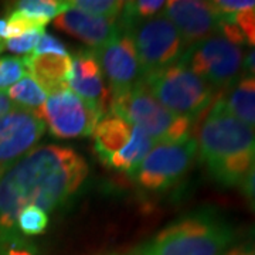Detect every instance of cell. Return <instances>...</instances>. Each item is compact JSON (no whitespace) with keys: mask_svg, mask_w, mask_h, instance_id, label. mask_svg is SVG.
Returning <instances> with one entry per match:
<instances>
[{"mask_svg":"<svg viewBox=\"0 0 255 255\" xmlns=\"http://www.w3.org/2000/svg\"><path fill=\"white\" fill-rule=\"evenodd\" d=\"M88 177V164L73 147H34L0 176V243L21 236L16 228L26 207L54 211L80 190Z\"/></svg>","mask_w":255,"mask_h":255,"instance_id":"obj_1","label":"cell"},{"mask_svg":"<svg viewBox=\"0 0 255 255\" xmlns=\"http://www.w3.org/2000/svg\"><path fill=\"white\" fill-rule=\"evenodd\" d=\"M197 156L221 187L241 186L255 164V129L228 112L217 98L197 130Z\"/></svg>","mask_w":255,"mask_h":255,"instance_id":"obj_2","label":"cell"},{"mask_svg":"<svg viewBox=\"0 0 255 255\" xmlns=\"http://www.w3.org/2000/svg\"><path fill=\"white\" fill-rule=\"evenodd\" d=\"M236 238V228L224 214L204 207L164 227L133 255H223Z\"/></svg>","mask_w":255,"mask_h":255,"instance_id":"obj_3","label":"cell"},{"mask_svg":"<svg viewBox=\"0 0 255 255\" xmlns=\"http://www.w3.org/2000/svg\"><path fill=\"white\" fill-rule=\"evenodd\" d=\"M110 111L143 130L155 143L180 142L191 137L193 121L166 110L143 81L128 91L112 95Z\"/></svg>","mask_w":255,"mask_h":255,"instance_id":"obj_4","label":"cell"},{"mask_svg":"<svg viewBox=\"0 0 255 255\" xmlns=\"http://www.w3.org/2000/svg\"><path fill=\"white\" fill-rule=\"evenodd\" d=\"M143 84L166 110L193 122L209 110L216 92L180 61L146 75Z\"/></svg>","mask_w":255,"mask_h":255,"instance_id":"obj_5","label":"cell"},{"mask_svg":"<svg viewBox=\"0 0 255 255\" xmlns=\"http://www.w3.org/2000/svg\"><path fill=\"white\" fill-rule=\"evenodd\" d=\"M180 63L216 90H227L241 77L243 48L227 38L214 36L186 48Z\"/></svg>","mask_w":255,"mask_h":255,"instance_id":"obj_6","label":"cell"},{"mask_svg":"<svg viewBox=\"0 0 255 255\" xmlns=\"http://www.w3.org/2000/svg\"><path fill=\"white\" fill-rule=\"evenodd\" d=\"M196 156L197 143L194 137L156 143L130 177L147 191L167 190L189 172Z\"/></svg>","mask_w":255,"mask_h":255,"instance_id":"obj_7","label":"cell"},{"mask_svg":"<svg viewBox=\"0 0 255 255\" xmlns=\"http://www.w3.org/2000/svg\"><path fill=\"white\" fill-rule=\"evenodd\" d=\"M130 34L143 78L179 63L187 48L177 28L163 14L137 24Z\"/></svg>","mask_w":255,"mask_h":255,"instance_id":"obj_8","label":"cell"},{"mask_svg":"<svg viewBox=\"0 0 255 255\" xmlns=\"http://www.w3.org/2000/svg\"><path fill=\"white\" fill-rule=\"evenodd\" d=\"M36 114L58 139L90 136L104 117V111L70 90L50 95Z\"/></svg>","mask_w":255,"mask_h":255,"instance_id":"obj_9","label":"cell"},{"mask_svg":"<svg viewBox=\"0 0 255 255\" xmlns=\"http://www.w3.org/2000/svg\"><path fill=\"white\" fill-rule=\"evenodd\" d=\"M44 132L46 125L34 111L14 107L0 117V173L31 152Z\"/></svg>","mask_w":255,"mask_h":255,"instance_id":"obj_10","label":"cell"},{"mask_svg":"<svg viewBox=\"0 0 255 255\" xmlns=\"http://www.w3.org/2000/svg\"><path fill=\"white\" fill-rule=\"evenodd\" d=\"M92 50L110 82L111 95L128 91L143 81L135 43L129 31L122 28L108 43Z\"/></svg>","mask_w":255,"mask_h":255,"instance_id":"obj_11","label":"cell"},{"mask_svg":"<svg viewBox=\"0 0 255 255\" xmlns=\"http://www.w3.org/2000/svg\"><path fill=\"white\" fill-rule=\"evenodd\" d=\"M163 16L177 28L187 47L204 38L220 36L221 17L213 1H166Z\"/></svg>","mask_w":255,"mask_h":255,"instance_id":"obj_12","label":"cell"},{"mask_svg":"<svg viewBox=\"0 0 255 255\" xmlns=\"http://www.w3.org/2000/svg\"><path fill=\"white\" fill-rule=\"evenodd\" d=\"M68 88L82 100L98 105L104 112L111 105V90L105 84L104 73L94 50H80L71 55Z\"/></svg>","mask_w":255,"mask_h":255,"instance_id":"obj_13","label":"cell"},{"mask_svg":"<svg viewBox=\"0 0 255 255\" xmlns=\"http://www.w3.org/2000/svg\"><path fill=\"white\" fill-rule=\"evenodd\" d=\"M53 24L92 48L104 46L122 30L119 18L97 17L77 9L65 10L54 18Z\"/></svg>","mask_w":255,"mask_h":255,"instance_id":"obj_14","label":"cell"},{"mask_svg":"<svg viewBox=\"0 0 255 255\" xmlns=\"http://www.w3.org/2000/svg\"><path fill=\"white\" fill-rule=\"evenodd\" d=\"M27 74L44 90L46 94L68 90L71 71V55L30 54L23 57Z\"/></svg>","mask_w":255,"mask_h":255,"instance_id":"obj_15","label":"cell"},{"mask_svg":"<svg viewBox=\"0 0 255 255\" xmlns=\"http://www.w3.org/2000/svg\"><path fill=\"white\" fill-rule=\"evenodd\" d=\"M133 133V127L115 114L102 117L92 132L94 136V149L105 163L111 156L117 155L129 143Z\"/></svg>","mask_w":255,"mask_h":255,"instance_id":"obj_16","label":"cell"},{"mask_svg":"<svg viewBox=\"0 0 255 255\" xmlns=\"http://www.w3.org/2000/svg\"><path fill=\"white\" fill-rule=\"evenodd\" d=\"M219 100L233 117L255 129V75H241Z\"/></svg>","mask_w":255,"mask_h":255,"instance_id":"obj_17","label":"cell"},{"mask_svg":"<svg viewBox=\"0 0 255 255\" xmlns=\"http://www.w3.org/2000/svg\"><path fill=\"white\" fill-rule=\"evenodd\" d=\"M155 145L156 143L152 137L146 135L139 128L133 127V133L129 143L117 155L111 156L104 164H107L111 169H115L130 176Z\"/></svg>","mask_w":255,"mask_h":255,"instance_id":"obj_18","label":"cell"},{"mask_svg":"<svg viewBox=\"0 0 255 255\" xmlns=\"http://www.w3.org/2000/svg\"><path fill=\"white\" fill-rule=\"evenodd\" d=\"M220 17V36L240 47L248 44L255 50V6Z\"/></svg>","mask_w":255,"mask_h":255,"instance_id":"obj_19","label":"cell"},{"mask_svg":"<svg viewBox=\"0 0 255 255\" xmlns=\"http://www.w3.org/2000/svg\"><path fill=\"white\" fill-rule=\"evenodd\" d=\"M4 94L14 104V107L34 112L40 110L47 100L44 90L28 74L14 85H11L9 90H6Z\"/></svg>","mask_w":255,"mask_h":255,"instance_id":"obj_20","label":"cell"},{"mask_svg":"<svg viewBox=\"0 0 255 255\" xmlns=\"http://www.w3.org/2000/svg\"><path fill=\"white\" fill-rule=\"evenodd\" d=\"M164 4L166 1H162V0L125 1L124 10L119 16V24L125 31L130 33L137 24L159 16V13L164 10Z\"/></svg>","mask_w":255,"mask_h":255,"instance_id":"obj_21","label":"cell"},{"mask_svg":"<svg viewBox=\"0 0 255 255\" xmlns=\"http://www.w3.org/2000/svg\"><path fill=\"white\" fill-rule=\"evenodd\" d=\"M68 9V0H21L13 6V10H17L27 17L37 20L46 26L51 18L60 16Z\"/></svg>","mask_w":255,"mask_h":255,"instance_id":"obj_22","label":"cell"},{"mask_svg":"<svg viewBox=\"0 0 255 255\" xmlns=\"http://www.w3.org/2000/svg\"><path fill=\"white\" fill-rule=\"evenodd\" d=\"M125 1L117 0H68L70 9L81 10L97 17L119 18Z\"/></svg>","mask_w":255,"mask_h":255,"instance_id":"obj_23","label":"cell"},{"mask_svg":"<svg viewBox=\"0 0 255 255\" xmlns=\"http://www.w3.org/2000/svg\"><path fill=\"white\" fill-rule=\"evenodd\" d=\"M47 227H48V214L37 207L30 206L23 209L16 219V228L23 237L43 234Z\"/></svg>","mask_w":255,"mask_h":255,"instance_id":"obj_24","label":"cell"},{"mask_svg":"<svg viewBox=\"0 0 255 255\" xmlns=\"http://www.w3.org/2000/svg\"><path fill=\"white\" fill-rule=\"evenodd\" d=\"M27 75L23 58L20 57H0V91L9 90L21 78Z\"/></svg>","mask_w":255,"mask_h":255,"instance_id":"obj_25","label":"cell"},{"mask_svg":"<svg viewBox=\"0 0 255 255\" xmlns=\"http://www.w3.org/2000/svg\"><path fill=\"white\" fill-rule=\"evenodd\" d=\"M44 34V28L40 30H33L28 31L26 34L9 38L1 41V51H9L13 54H28L31 51H34L38 40Z\"/></svg>","mask_w":255,"mask_h":255,"instance_id":"obj_26","label":"cell"},{"mask_svg":"<svg viewBox=\"0 0 255 255\" xmlns=\"http://www.w3.org/2000/svg\"><path fill=\"white\" fill-rule=\"evenodd\" d=\"M33 54H57V55H68L67 47L54 37L53 34H43L38 40Z\"/></svg>","mask_w":255,"mask_h":255,"instance_id":"obj_27","label":"cell"},{"mask_svg":"<svg viewBox=\"0 0 255 255\" xmlns=\"http://www.w3.org/2000/svg\"><path fill=\"white\" fill-rule=\"evenodd\" d=\"M243 187V193L246 196V200L250 206V209L255 213V164L253 169L248 172L244 182L241 184Z\"/></svg>","mask_w":255,"mask_h":255,"instance_id":"obj_28","label":"cell"},{"mask_svg":"<svg viewBox=\"0 0 255 255\" xmlns=\"http://www.w3.org/2000/svg\"><path fill=\"white\" fill-rule=\"evenodd\" d=\"M223 255H255V238L231 246Z\"/></svg>","mask_w":255,"mask_h":255,"instance_id":"obj_29","label":"cell"},{"mask_svg":"<svg viewBox=\"0 0 255 255\" xmlns=\"http://www.w3.org/2000/svg\"><path fill=\"white\" fill-rule=\"evenodd\" d=\"M13 108H14V104L7 98V95L4 92L0 91V117L6 115Z\"/></svg>","mask_w":255,"mask_h":255,"instance_id":"obj_30","label":"cell"},{"mask_svg":"<svg viewBox=\"0 0 255 255\" xmlns=\"http://www.w3.org/2000/svg\"><path fill=\"white\" fill-rule=\"evenodd\" d=\"M243 68L246 70L247 74L255 75V50L250 51V53H248V54L244 57V64H243Z\"/></svg>","mask_w":255,"mask_h":255,"instance_id":"obj_31","label":"cell"},{"mask_svg":"<svg viewBox=\"0 0 255 255\" xmlns=\"http://www.w3.org/2000/svg\"><path fill=\"white\" fill-rule=\"evenodd\" d=\"M0 176H1V173H0Z\"/></svg>","mask_w":255,"mask_h":255,"instance_id":"obj_32","label":"cell"}]
</instances>
